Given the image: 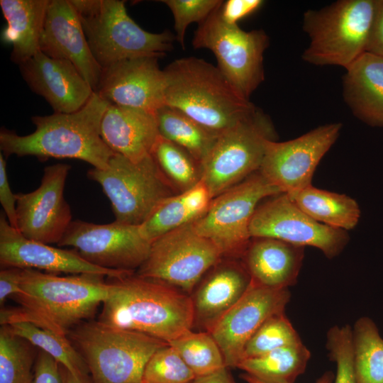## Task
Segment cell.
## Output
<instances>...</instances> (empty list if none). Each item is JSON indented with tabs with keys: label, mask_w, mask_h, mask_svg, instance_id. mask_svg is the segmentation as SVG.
Returning <instances> with one entry per match:
<instances>
[{
	"label": "cell",
	"mask_w": 383,
	"mask_h": 383,
	"mask_svg": "<svg viewBox=\"0 0 383 383\" xmlns=\"http://www.w3.org/2000/svg\"><path fill=\"white\" fill-rule=\"evenodd\" d=\"M374 8L375 0H339L306 11L303 28L310 41L303 60L345 69L366 52Z\"/></svg>",
	"instance_id": "obj_7"
},
{
	"label": "cell",
	"mask_w": 383,
	"mask_h": 383,
	"mask_svg": "<svg viewBox=\"0 0 383 383\" xmlns=\"http://www.w3.org/2000/svg\"><path fill=\"white\" fill-rule=\"evenodd\" d=\"M21 268L3 267L0 271V305L7 298L13 297L21 292Z\"/></svg>",
	"instance_id": "obj_44"
},
{
	"label": "cell",
	"mask_w": 383,
	"mask_h": 383,
	"mask_svg": "<svg viewBox=\"0 0 383 383\" xmlns=\"http://www.w3.org/2000/svg\"><path fill=\"white\" fill-rule=\"evenodd\" d=\"M110 279L112 289L101 305L99 322L167 343L193 328L190 294L135 272Z\"/></svg>",
	"instance_id": "obj_2"
},
{
	"label": "cell",
	"mask_w": 383,
	"mask_h": 383,
	"mask_svg": "<svg viewBox=\"0 0 383 383\" xmlns=\"http://www.w3.org/2000/svg\"><path fill=\"white\" fill-rule=\"evenodd\" d=\"M163 72L165 106L182 112L218 136L256 108L217 66L204 59H177Z\"/></svg>",
	"instance_id": "obj_4"
},
{
	"label": "cell",
	"mask_w": 383,
	"mask_h": 383,
	"mask_svg": "<svg viewBox=\"0 0 383 383\" xmlns=\"http://www.w3.org/2000/svg\"><path fill=\"white\" fill-rule=\"evenodd\" d=\"M334 377L335 375L333 374V373L328 371L325 372L321 377H319L315 383H333L334 381ZM242 378L247 383H267L246 373L242 375Z\"/></svg>",
	"instance_id": "obj_47"
},
{
	"label": "cell",
	"mask_w": 383,
	"mask_h": 383,
	"mask_svg": "<svg viewBox=\"0 0 383 383\" xmlns=\"http://www.w3.org/2000/svg\"><path fill=\"white\" fill-rule=\"evenodd\" d=\"M62 383H92L88 375H76L60 365Z\"/></svg>",
	"instance_id": "obj_46"
},
{
	"label": "cell",
	"mask_w": 383,
	"mask_h": 383,
	"mask_svg": "<svg viewBox=\"0 0 383 383\" xmlns=\"http://www.w3.org/2000/svg\"><path fill=\"white\" fill-rule=\"evenodd\" d=\"M195 374L169 343L157 350L148 361L142 383H192Z\"/></svg>",
	"instance_id": "obj_37"
},
{
	"label": "cell",
	"mask_w": 383,
	"mask_h": 383,
	"mask_svg": "<svg viewBox=\"0 0 383 383\" xmlns=\"http://www.w3.org/2000/svg\"><path fill=\"white\" fill-rule=\"evenodd\" d=\"M18 66L30 89L43 97L55 113L80 110L94 92L72 62L52 58L40 50Z\"/></svg>",
	"instance_id": "obj_21"
},
{
	"label": "cell",
	"mask_w": 383,
	"mask_h": 383,
	"mask_svg": "<svg viewBox=\"0 0 383 383\" xmlns=\"http://www.w3.org/2000/svg\"><path fill=\"white\" fill-rule=\"evenodd\" d=\"M304 247L272 238H252L241 260L252 282L269 288L288 289L301 270Z\"/></svg>",
	"instance_id": "obj_23"
},
{
	"label": "cell",
	"mask_w": 383,
	"mask_h": 383,
	"mask_svg": "<svg viewBox=\"0 0 383 383\" xmlns=\"http://www.w3.org/2000/svg\"><path fill=\"white\" fill-rule=\"evenodd\" d=\"M345 70V101L360 121L372 127H382L383 57L365 52Z\"/></svg>",
	"instance_id": "obj_25"
},
{
	"label": "cell",
	"mask_w": 383,
	"mask_h": 383,
	"mask_svg": "<svg viewBox=\"0 0 383 383\" xmlns=\"http://www.w3.org/2000/svg\"><path fill=\"white\" fill-rule=\"evenodd\" d=\"M326 348L330 358L336 364L333 383H358L354 365L353 328L348 325L331 328Z\"/></svg>",
	"instance_id": "obj_38"
},
{
	"label": "cell",
	"mask_w": 383,
	"mask_h": 383,
	"mask_svg": "<svg viewBox=\"0 0 383 383\" xmlns=\"http://www.w3.org/2000/svg\"><path fill=\"white\" fill-rule=\"evenodd\" d=\"M158 57L125 60L102 69L94 90L110 104L142 110L156 116L165 106V79Z\"/></svg>",
	"instance_id": "obj_18"
},
{
	"label": "cell",
	"mask_w": 383,
	"mask_h": 383,
	"mask_svg": "<svg viewBox=\"0 0 383 383\" xmlns=\"http://www.w3.org/2000/svg\"><path fill=\"white\" fill-rule=\"evenodd\" d=\"M353 344L358 383H383V338L369 317H361L355 322Z\"/></svg>",
	"instance_id": "obj_32"
},
{
	"label": "cell",
	"mask_w": 383,
	"mask_h": 383,
	"mask_svg": "<svg viewBox=\"0 0 383 383\" xmlns=\"http://www.w3.org/2000/svg\"><path fill=\"white\" fill-rule=\"evenodd\" d=\"M0 264L47 273L91 274L121 277L134 272L104 269L83 259L74 249L55 248L28 239L12 227L3 212L0 215Z\"/></svg>",
	"instance_id": "obj_19"
},
{
	"label": "cell",
	"mask_w": 383,
	"mask_h": 383,
	"mask_svg": "<svg viewBox=\"0 0 383 383\" xmlns=\"http://www.w3.org/2000/svg\"><path fill=\"white\" fill-rule=\"evenodd\" d=\"M105 276L81 274L59 276L23 269L21 292L13 296L19 307L2 309L1 326L29 321L68 336L70 329L91 316L112 289Z\"/></svg>",
	"instance_id": "obj_1"
},
{
	"label": "cell",
	"mask_w": 383,
	"mask_h": 383,
	"mask_svg": "<svg viewBox=\"0 0 383 383\" xmlns=\"http://www.w3.org/2000/svg\"><path fill=\"white\" fill-rule=\"evenodd\" d=\"M281 193L257 171L213 198L193 226L218 249L223 258L241 259L252 238L250 224L257 206Z\"/></svg>",
	"instance_id": "obj_10"
},
{
	"label": "cell",
	"mask_w": 383,
	"mask_h": 383,
	"mask_svg": "<svg viewBox=\"0 0 383 383\" xmlns=\"http://www.w3.org/2000/svg\"><path fill=\"white\" fill-rule=\"evenodd\" d=\"M150 155L178 193L191 189L201 180L199 162L184 149L162 135L157 138Z\"/></svg>",
	"instance_id": "obj_33"
},
{
	"label": "cell",
	"mask_w": 383,
	"mask_h": 383,
	"mask_svg": "<svg viewBox=\"0 0 383 383\" xmlns=\"http://www.w3.org/2000/svg\"><path fill=\"white\" fill-rule=\"evenodd\" d=\"M276 140L270 118L257 107L221 133L201 164L212 198L257 172L267 142Z\"/></svg>",
	"instance_id": "obj_9"
},
{
	"label": "cell",
	"mask_w": 383,
	"mask_h": 383,
	"mask_svg": "<svg viewBox=\"0 0 383 383\" xmlns=\"http://www.w3.org/2000/svg\"><path fill=\"white\" fill-rule=\"evenodd\" d=\"M0 203L9 224L16 229V194L11 189L4 155L0 153Z\"/></svg>",
	"instance_id": "obj_42"
},
{
	"label": "cell",
	"mask_w": 383,
	"mask_h": 383,
	"mask_svg": "<svg viewBox=\"0 0 383 383\" xmlns=\"http://www.w3.org/2000/svg\"><path fill=\"white\" fill-rule=\"evenodd\" d=\"M287 195L303 211L324 225L348 231L354 228L360 220L358 204L346 194L311 185Z\"/></svg>",
	"instance_id": "obj_28"
},
{
	"label": "cell",
	"mask_w": 383,
	"mask_h": 383,
	"mask_svg": "<svg viewBox=\"0 0 383 383\" xmlns=\"http://www.w3.org/2000/svg\"><path fill=\"white\" fill-rule=\"evenodd\" d=\"M223 1L220 0H162L174 18L175 38L184 48V38L190 23H202Z\"/></svg>",
	"instance_id": "obj_39"
},
{
	"label": "cell",
	"mask_w": 383,
	"mask_h": 383,
	"mask_svg": "<svg viewBox=\"0 0 383 383\" xmlns=\"http://www.w3.org/2000/svg\"><path fill=\"white\" fill-rule=\"evenodd\" d=\"M5 326L16 335L53 357L71 373L88 375L89 372L84 359L68 336L57 334L29 321H15Z\"/></svg>",
	"instance_id": "obj_31"
},
{
	"label": "cell",
	"mask_w": 383,
	"mask_h": 383,
	"mask_svg": "<svg viewBox=\"0 0 383 383\" xmlns=\"http://www.w3.org/2000/svg\"><path fill=\"white\" fill-rule=\"evenodd\" d=\"M192 383H235L227 370L223 367L211 374L196 377Z\"/></svg>",
	"instance_id": "obj_45"
},
{
	"label": "cell",
	"mask_w": 383,
	"mask_h": 383,
	"mask_svg": "<svg viewBox=\"0 0 383 383\" xmlns=\"http://www.w3.org/2000/svg\"><path fill=\"white\" fill-rule=\"evenodd\" d=\"M50 0H1L6 26L1 35L12 45L11 60L20 65L34 56L39 43Z\"/></svg>",
	"instance_id": "obj_26"
},
{
	"label": "cell",
	"mask_w": 383,
	"mask_h": 383,
	"mask_svg": "<svg viewBox=\"0 0 383 383\" xmlns=\"http://www.w3.org/2000/svg\"><path fill=\"white\" fill-rule=\"evenodd\" d=\"M366 52L383 57V0H375L374 13Z\"/></svg>",
	"instance_id": "obj_43"
},
{
	"label": "cell",
	"mask_w": 383,
	"mask_h": 383,
	"mask_svg": "<svg viewBox=\"0 0 383 383\" xmlns=\"http://www.w3.org/2000/svg\"><path fill=\"white\" fill-rule=\"evenodd\" d=\"M39 47L48 57L72 62L94 91L102 68L92 55L70 0H50Z\"/></svg>",
	"instance_id": "obj_20"
},
{
	"label": "cell",
	"mask_w": 383,
	"mask_h": 383,
	"mask_svg": "<svg viewBox=\"0 0 383 383\" xmlns=\"http://www.w3.org/2000/svg\"><path fill=\"white\" fill-rule=\"evenodd\" d=\"M33 345L6 326L0 328V383H31Z\"/></svg>",
	"instance_id": "obj_35"
},
{
	"label": "cell",
	"mask_w": 383,
	"mask_h": 383,
	"mask_svg": "<svg viewBox=\"0 0 383 383\" xmlns=\"http://www.w3.org/2000/svg\"><path fill=\"white\" fill-rule=\"evenodd\" d=\"M220 6L199 24L192 45L195 49L211 50L217 67L249 99L265 79L263 55L269 38L263 30L245 31L228 24L221 17Z\"/></svg>",
	"instance_id": "obj_11"
},
{
	"label": "cell",
	"mask_w": 383,
	"mask_h": 383,
	"mask_svg": "<svg viewBox=\"0 0 383 383\" xmlns=\"http://www.w3.org/2000/svg\"><path fill=\"white\" fill-rule=\"evenodd\" d=\"M310 357V350L301 342L243 359L236 367L267 383H294Z\"/></svg>",
	"instance_id": "obj_29"
},
{
	"label": "cell",
	"mask_w": 383,
	"mask_h": 383,
	"mask_svg": "<svg viewBox=\"0 0 383 383\" xmlns=\"http://www.w3.org/2000/svg\"><path fill=\"white\" fill-rule=\"evenodd\" d=\"M156 118L160 135L187 151L201 166L218 135L167 106L157 111Z\"/></svg>",
	"instance_id": "obj_30"
},
{
	"label": "cell",
	"mask_w": 383,
	"mask_h": 383,
	"mask_svg": "<svg viewBox=\"0 0 383 383\" xmlns=\"http://www.w3.org/2000/svg\"><path fill=\"white\" fill-rule=\"evenodd\" d=\"M75 8L93 56L102 69L142 57H162L172 48L169 30L150 33L128 14L124 1L70 0Z\"/></svg>",
	"instance_id": "obj_5"
},
{
	"label": "cell",
	"mask_w": 383,
	"mask_h": 383,
	"mask_svg": "<svg viewBox=\"0 0 383 383\" xmlns=\"http://www.w3.org/2000/svg\"><path fill=\"white\" fill-rule=\"evenodd\" d=\"M59 247H72L89 263L108 270L135 272L147 259L151 243L140 226L113 221L96 224L72 221Z\"/></svg>",
	"instance_id": "obj_13"
},
{
	"label": "cell",
	"mask_w": 383,
	"mask_h": 383,
	"mask_svg": "<svg viewBox=\"0 0 383 383\" xmlns=\"http://www.w3.org/2000/svg\"><path fill=\"white\" fill-rule=\"evenodd\" d=\"M110 103L94 92L88 102L71 113L34 116L35 131L26 135L5 129L0 132L4 156L74 158L93 168L104 169L115 154L101 136V123Z\"/></svg>",
	"instance_id": "obj_3"
},
{
	"label": "cell",
	"mask_w": 383,
	"mask_h": 383,
	"mask_svg": "<svg viewBox=\"0 0 383 383\" xmlns=\"http://www.w3.org/2000/svg\"><path fill=\"white\" fill-rule=\"evenodd\" d=\"M31 383H62L60 365L48 354L40 350L35 359Z\"/></svg>",
	"instance_id": "obj_41"
},
{
	"label": "cell",
	"mask_w": 383,
	"mask_h": 383,
	"mask_svg": "<svg viewBox=\"0 0 383 383\" xmlns=\"http://www.w3.org/2000/svg\"><path fill=\"white\" fill-rule=\"evenodd\" d=\"M250 232L252 238H272L316 248L330 259L338 255L349 240L346 231L316 221L285 193L260 202L251 219Z\"/></svg>",
	"instance_id": "obj_14"
},
{
	"label": "cell",
	"mask_w": 383,
	"mask_h": 383,
	"mask_svg": "<svg viewBox=\"0 0 383 383\" xmlns=\"http://www.w3.org/2000/svg\"><path fill=\"white\" fill-rule=\"evenodd\" d=\"M100 131L113 152L133 161L149 155L160 135L155 115L112 104L104 114Z\"/></svg>",
	"instance_id": "obj_24"
},
{
	"label": "cell",
	"mask_w": 383,
	"mask_h": 383,
	"mask_svg": "<svg viewBox=\"0 0 383 383\" xmlns=\"http://www.w3.org/2000/svg\"><path fill=\"white\" fill-rule=\"evenodd\" d=\"M70 166L58 163L43 170L38 188L16 194V229L26 238L45 244L58 243L72 223L64 189Z\"/></svg>",
	"instance_id": "obj_16"
},
{
	"label": "cell",
	"mask_w": 383,
	"mask_h": 383,
	"mask_svg": "<svg viewBox=\"0 0 383 383\" xmlns=\"http://www.w3.org/2000/svg\"><path fill=\"white\" fill-rule=\"evenodd\" d=\"M289 299L288 289L251 282L241 299L208 331L218 345L227 367H236L248 340L269 318L284 313Z\"/></svg>",
	"instance_id": "obj_17"
},
{
	"label": "cell",
	"mask_w": 383,
	"mask_h": 383,
	"mask_svg": "<svg viewBox=\"0 0 383 383\" xmlns=\"http://www.w3.org/2000/svg\"><path fill=\"white\" fill-rule=\"evenodd\" d=\"M168 343L179 354L196 377L226 367L218 345L207 331L194 332L191 329Z\"/></svg>",
	"instance_id": "obj_34"
},
{
	"label": "cell",
	"mask_w": 383,
	"mask_h": 383,
	"mask_svg": "<svg viewBox=\"0 0 383 383\" xmlns=\"http://www.w3.org/2000/svg\"><path fill=\"white\" fill-rule=\"evenodd\" d=\"M264 4L262 0H228L219 8L221 18L228 24L238 25L244 18L257 11Z\"/></svg>",
	"instance_id": "obj_40"
},
{
	"label": "cell",
	"mask_w": 383,
	"mask_h": 383,
	"mask_svg": "<svg viewBox=\"0 0 383 383\" xmlns=\"http://www.w3.org/2000/svg\"><path fill=\"white\" fill-rule=\"evenodd\" d=\"M68 336L84 359L92 383H142L150 357L168 344L99 321L79 324Z\"/></svg>",
	"instance_id": "obj_6"
},
{
	"label": "cell",
	"mask_w": 383,
	"mask_h": 383,
	"mask_svg": "<svg viewBox=\"0 0 383 383\" xmlns=\"http://www.w3.org/2000/svg\"><path fill=\"white\" fill-rule=\"evenodd\" d=\"M87 176L102 187L115 221L126 224L142 225L165 199L178 194L150 154L133 161L115 153L104 169L92 168Z\"/></svg>",
	"instance_id": "obj_8"
},
{
	"label": "cell",
	"mask_w": 383,
	"mask_h": 383,
	"mask_svg": "<svg viewBox=\"0 0 383 383\" xmlns=\"http://www.w3.org/2000/svg\"><path fill=\"white\" fill-rule=\"evenodd\" d=\"M222 258L218 249L191 223L152 242L147 259L135 274L191 294L205 274Z\"/></svg>",
	"instance_id": "obj_12"
},
{
	"label": "cell",
	"mask_w": 383,
	"mask_h": 383,
	"mask_svg": "<svg viewBox=\"0 0 383 383\" xmlns=\"http://www.w3.org/2000/svg\"><path fill=\"white\" fill-rule=\"evenodd\" d=\"M251 282L240 259L222 258L205 274L190 295L194 326L208 332L241 299Z\"/></svg>",
	"instance_id": "obj_22"
},
{
	"label": "cell",
	"mask_w": 383,
	"mask_h": 383,
	"mask_svg": "<svg viewBox=\"0 0 383 383\" xmlns=\"http://www.w3.org/2000/svg\"><path fill=\"white\" fill-rule=\"evenodd\" d=\"M212 196L201 180L191 189L165 199L140 226L142 235L150 243L162 235L200 218Z\"/></svg>",
	"instance_id": "obj_27"
},
{
	"label": "cell",
	"mask_w": 383,
	"mask_h": 383,
	"mask_svg": "<svg viewBox=\"0 0 383 383\" xmlns=\"http://www.w3.org/2000/svg\"><path fill=\"white\" fill-rule=\"evenodd\" d=\"M342 125L331 123L284 142H267L259 172L282 193L287 194L312 185L319 162L335 143Z\"/></svg>",
	"instance_id": "obj_15"
},
{
	"label": "cell",
	"mask_w": 383,
	"mask_h": 383,
	"mask_svg": "<svg viewBox=\"0 0 383 383\" xmlns=\"http://www.w3.org/2000/svg\"><path fill=\"white\" fill-rule=\"evenodd\" d=\"M301 342L298 333L284 313L276 314L269 318L248 340L241 360Z\"/></svg>",
	"instance_id": "obj_36"
}]
</instances>
